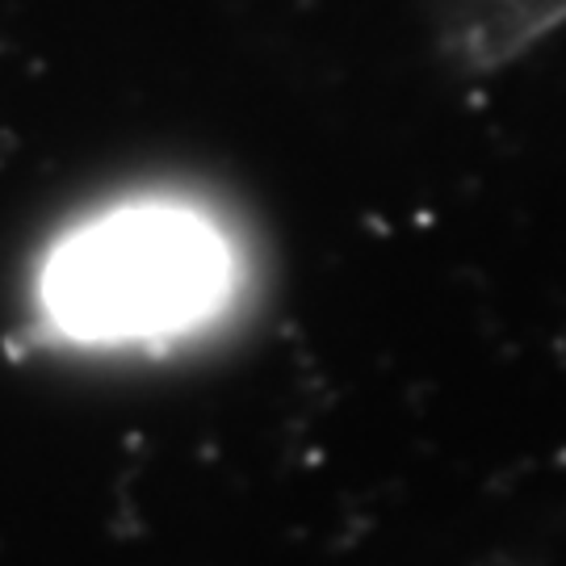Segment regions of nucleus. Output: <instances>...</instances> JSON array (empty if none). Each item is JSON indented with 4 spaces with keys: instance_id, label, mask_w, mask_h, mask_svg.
I'll list each match as a JSON object with an SVG mask.
<instances>
[{
    "instance_id": "nucleus-1",
    "label": "nucleus",
    "mask_w": 566,
    "mask_h": 566,
    "mask_svg": "<svg viewBox=\"0 0 566 566\" xmlns=\"http://www.w3.org/2000/svg\"><path fill=\"white\" fill-rule=\"evenodd\" d=\"M235 290V248L202 210L118 206L76 227L39 273V327L67 344H139L202 327Z\"/></svg>"
}]
</instances>
